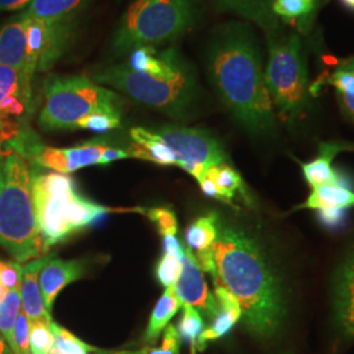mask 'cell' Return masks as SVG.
I'll return each instance as SVG.
<instances>
[{
    "label": "cell",
    "mask_w": 354,
    "mask_h": 354,
    "mask_svg": "<svg viewBox=\"0 0 354 354\" xmlns=\"http://www.w3.org/2000/svg\"><path fill=\"white\" fill-rule=\"evenodd\" d=\"M180 346L181 340L176 327L169 324L165 327L163 342L159 346H146L140 351H104L92 346L91 352L96 354H180Z\"/></svg>",
    "instance_id": "obj_27"
},
{
    "label": "cell",
    "mask_w": 354,
    "mask_h": 354,
    "mask_svg": "<svg viewBox=\"0 0 354 354\" xmlns=\"http://www.w3.org/2000/svg\"><path fill=\"white\" fill-rule=\"evenodd\" d=\"M0 247L19 263L45 254L32 197L30 165L10 152L4 158V184L0 192Z\"/></svg>",
    "instance_id": "obj_5"
},
{
    "label": "cell",
    "mask_w": 354,
    "mask_h": 354,
    "mask_svg": "<svg viewBox=\"0 0 354 354\" xmlns=\"http://www.w3.org/2000/svg\"><path fill=\"white\" fill-rule=\"evenodd\" d=\"M15 127H16V122H6L0 117V153L1 155H4V152H3L4 143L11 137V134H12V131L15 130Z\"/></svg>",
    "instance_id": "obj_39"
},
{
    "label": "cell",
    "mask_w": 354,
    "mask_h": 354,
    "mask_svg": "<svg viewBox=\"0 0 354 354\" xmlns=\"http://www.w3.org/2000/svg\"><path fill=\"white\" fill-rule=\"evenodd\" d=\"M53 344H54V335L51 332L50 323L32 322L30 323V352L32 354H49Z\"/></svg>",
    "instance_id": "obj_31"
},
{
    "label": "cell",
    "mask_w": 354,
    "mask_h": 354,
    "mask_svg": "<svg viewBox=\"0 0 354 354\" xmlns=\"http://www.w3.org/2000/svg\"><path fill=\"white\" fill-rule=\"evenodd\" d=\"M206 68L221 100L250 133L261 136L274 129V106L251 26L239 21L219 26L206 49Z\"/></svg>",
    "instance_id": "obj_1"
},
{
    "label": "cell",
    "mask_w": 354,
    "mask_h": 354,
    "mask_svg": "<svg viewBox=\"0 0 354 354\" xmlns=\"http://www.w3.org/2000/svg\"><path fill=\"white\" fill-rule=\"evenodd\" d=\"M339 99H340L344 111L354 120V96H342V95H339Z\"/></svg>",
    "instance_id": "obj_40"
},
{
    "label": "cell",
    "mask_w": 354,
    "mask_h": 354,
    "mask_svg": "<svg viewBox=\"0 0 354 354\" xmlns=\"http://www.w3.org/2000/svg\"><path fill=\"white\" fill-rule=\"evenodd\" d=\"M333 308L337 327L345 336L354 337V250L335 279Z\"/></svg>",
    "instance_id": "obj_15"
},
{
    "label": "cell",
    "mask_w": 354,
    "mask_h": 354,
    "mask_svg": "<svg viewBox=\"0 0 354 354\" xmlns=\"http://www.w3.org/2000/svg\"><path fill=\"white\" fill-rule=\"evenodd\" d=\"M175 159V165L200 181L212 165L226 162L218 140L201 129L165 125L153 130Z\"/></svg>",
    "instance_id": "obj_11"
},
{
    "label": "cell",
    "mask_w": 354,
    "mask_h": 354,
    "mask_svg": "<svg viewBox=\"0 0 354 354\" xmlns=\"http://www.w3.org/2000/svg\"><path fill=\"white\" fill-rule=\"evenodd\" d=\"M26 58V19L20 13L0 28V64L23 70Z\"/></svg>",
    "instance_id": "obj_18"
},
{
    "label": "cell",
    "mask_w": 354,
    "mask_h": 354,
    "mask_svg": "<svg viewBox=\"0 0 354 354\" xmlns=\"http://www.w3.org/2000/svg\"><path fill=\"white\" fill-rule=\"evenodd\" d=\"M214 286V297L218 308L213 317L210 319V326L203 329V333L196 342L197 351H205L207 342H214L226 336L241 319V306L238 304L236 298L222 285Z\"/></svg>",
    "instance_id": "obj_16"
},
{
    "label": "cell",
    "mask_w": 354,
    "mask_h": 354,
    "mask_svg": "<svg viewBox=\"0 0 354 354\" xmlns=\"http://www.w3.org/2000/svg\"><path fill=\"white\" fill-rule=\"evenodd\" d=\"M268 64L266 84L273 106L279 114L292 121L301 115L307 105L308 82L302 55L301 38L295 33L268 35Z\"/></svg>",
    "instance_id": "obj_8"
},
{
    "label": "cell",
    "mask_w": 354,
    "mask_h": 354,
    "mask_svg": "<svg viewBox=\"0 0 354 354\" xmlns=\"http://www.w3.org/2000/svg\"><path fill=\"white\" fill-rule=\"evenodd\" d=\"M121 115L120 113H96L92 114L83 120L77 129L89 130L93 133H106L121 127Z\"/></svg>",
    "instance_id": "obj_33"
},
{
    "label": "cell",
    "mask_w": 354,
    "mask_h": 354,
    "mask_svg": "<svg viewBox=\"0 0 354 354\" xmlns=\"http://www.w3.org/2000/svg\"><path fill=\"white\" fill-rule=\"evenodd\" d=\"M317 0H274L273 12L288 20L298 19L314 10Z\"/></svg>",
    "instance_id": "obj_32"
},
{
    "label": "cell",
    "mask_w": 354,
    "mask_h": 354,
    "mask_svg": "<svg viewBox=\"0 0 354 354\" xmlns=\"http://www.w3.org/2000/svg\"><path fill=\"white\" fill-rule=\"evenodd\" d=\"M32 108V86L20 70L0 64V117L24 118Z\"/></svg>",
    "instance_id": "obj_14"
},
{
    "label": "cell",
    "mask_w": 354,
    "mask_h": 354,
    "mask_svg": "<svg viewBox=\"0 0 354 354\" xmlns=\"http://www.w3.org/2000/svg\"><path fill=\"white\" fill-rule=\"evenodd\" d=\"M219 231L218 216L214 213L203 215L196 219L185 232L187 247L193 253L210 250Z\"/></svg>",
    "instance_id": "obj_24"
},
{
    "label": "cell",
    "mask_w": 354,
    "mask_h": 354,
    "mask_svg": "<svg viewBox=\"0 0 354 354\" xmlns=\"http://www.w3.org/2000/svg\"><path fill=\"white\" fill-rule=\"evenodd\" d=\"M197 19L196 0H133L115 28L112 48L117 54L160 48L188 33Z\"/></svg>",
    "instance_id": "obj_6"
},
{
    "label": "cell",
    "mask_w": 354,
    "mask_h": 354,
    "mask_svg": "<svg viewBox=\"0 0 354 354\" xmlns=\"http://www.w3.org/2000/svg\"><path fill=\"white\" fill-rule=\"evenodd\" d=\"M0 354H13L10 345L6 342V339L3 337L1 332H0Z\"/></svg>",
    "instance_id": "obj_41"
},
{
    "label": "cell",
    "mask_w": 354,
    "mask_h": 354,
    "mask_svg": "<svg viewBox=\"0 0 354 354\" xmlns=\"http://www.w3.org/2000/svg\"><path fill=\"white\" fill-rule=\"evenodd\" d=\"M33 0H0V12L24 10Z\"/></svg>",
    "instance_id": "obj_38"
},
{
    "label": "cell",
    "mask_w": 354,
    "mask_h": 354,
    "mask_svg": "<svg viewBox=\"0 0 354 354\" xmlns=\"http://www.w3.org/2000/svg\"><path fill=\"white\" fill-rule=\"evenodd\" d=\"M93 80L177 118L189 112L198 96L196 68L175 46L169 62L159 73H140L122 62L95 73Z\"/></svg>",
    "instance_id": "obj_3"
},
{
    "label": "cell",
    "mask_w": 354,
    "mask_h": 354,
    "mask_svg": "<svg viewBox=\"0 0 354 354\" xmlns=\"http://www.w3.org/2000/svg\"><path fill=\"white\" fill-rule=\"evenodd\" d=\"M51 332L54 335V346L61 354H88L91 345L79 340L71 332L61 327L59 324L51 322Z\"/></svg>",
    "instance_id": "obj_29"
},
{
    "label": "cell",
    "mask_w": 354,
    "mask_h": 354,
    "mask_svg": "<svg viewBox=\"0 0 354 354\" xmlns=\"http://www.w3.org/2000/svg\"><path fill=\"white\" fill-rule=\"evenodd\" d=\"M48 256L35 259L26 263L23 266V277H21V308L26 313L29 322H46L51 323L53 319L48 311L44 297L39 288V272L45 266Z\"/></svg>",
    "instance_id": "obj_17"
},
{
    "label": "cell",
    "mask_w": 354,
    "mask_h": 354,
    "mask_svg": "<svg viewBox=\"0 0 354 354\" xmlns=\"http://www.w3.org/2000/svg\"><path fill=\"white\" fill-rule=\"evenodd\" d=\"M21 311V292L17 290H8L4 299L0 304V332L10 345L11 351L15 349V327L19 314Z\"/></svg>",
    "instance_id": "obj_26"
},
{
    "label": "cell",
    "mask_w": 354,
    "mask_h": 354,
    "mask_svg": "<svg viewBox=\"0 0 354 354\" xmlns=\"http://www.w3.org/2000/svg\"><path fill=\"white\" fill-rule=\"evenodd\" d=\"M7 289L0 283V304H1V301L4 299V297H6V294H7Z\"/></svg>",
    "instance_id": "obj_44"
},
{
    "label": "cell",
    "mask_w": 354,
    "mask_h": 354,
    "mask_svg": "<svg viewBox=\"0 0 354 354\" xmlns=\"http://www.w3.org/2000/svg\"><path fill=\"white\" fill-rule=\"evenodd\" d=\"M86 274V264L80 260H64L48 254V260L39 272V288L44 302L50 313L57 295L67 285L82 279Z\"/></svg>",
    "instance_id": "obj_13"
},
{
    "label": "cell",
    "mask_w": 354,
    "mask_h": 354,
    "mask_svg": "<svg viewBox=\"0 0 354 354\" xmlns=\"http://www.w3.org/2000/svg\"><path fill=\"white\" fill-rule=\"evenodd\" d=\"M30 176L35 213L45 253L53 245L88 228L102 215L111 213L109 207L80 194L76 189L75 180L70 175L41 174L33 165L30 167Z\"/></svg>",
    "instance_id": "obj_4"
},
{
    "label": "cell",
    "mask_w": 354,
    "mask_h": 354,
    "mask_svg": "<svg viewBox=\"0 0 354 354\" xmlns=\"http://www.w3.org/2000/svg\"><path fill=\"white\" fill-rule=\"evenodd\" d=\"M344 150L342 145L323 143L320 152L314 160L302 165L304 178L311 188H317L327 184H340L342 180L332 168V160L337 152Z\"/></svg>",
    "instance_id": "obj_21"
},
{
    "label": "cell",
    "mask_w": 354,
    "mask_h": 354,
    "mask_svg": "<svg viewBox=\"0 0 354 354\" xmlns=\"http://www.w3.org/2000/svg\"><path fill=\"white\" fill-rule=\"evenodd\" d=\"M212 251L214 285L236 298L244 327L256 337H273L286 310L279 282L257 243L239 228L219 226Z\"/></svg>",
    "instance_id": "obj_2"
},
{
    "label": "cell",
    "mask_w": 354,
    "mask_h": 354,
    "mask_svg": "<svg viewBox=\"0 0 354 354\" xmlns=\"http://www.w3.org/2000/svg\"><path fill=\"white\" fill-rule=\"evenodd\" d=\"M274 0H214L222 10L261 26L266 33L279 32V17L273 12Z\"/></svg>",
    "instance_id": "obj_19"
},
{
    "label": "cell",
    "mask_w": 354,
    "mask_h": 354,
    "mask_svg": "<svg viewBox=\"0 0 354 354\" xmlns=\"http://www.w3.org/2000/svg\"><path fill=\"white\" fill-rule=\"evenodd\" d=\"M181 270H183V261L172 254L165 253L156 266L155 276L160 285H163L165 288H172L176 285L177 281L180 279Z\"/></svg>",
    "instance_id": "obj_30"
},
{
    "label": "cell",
    "mask_w": 354,
    "mask_h": 354,
    "mask_svg": "<svg viewBox=\"0 0 354 354\" xmlns=\"http://www.w3.org/2000/svg\"><path fill=\"white\" fill-rule=\"evenodd\" d=\"M23 266L17 261H0V283L7 290L21 291V276Z\"/></svg>",
    "instance_id": "obj_36"
},
{
    "label": "cell",
    "mask_w": 354,
    "mask_h": 354,
    "mask_svg": "<svg viewBox=\"0 0 354 354\" xmlns=\"http://www.w3.org/2000/svg\"><path fill=\"white\" fill-rule=\"evenodd\" d=\"M96 113H120L118 95L83 75H50L44 83L38 125L48 131L76 130Z\"/></svg>",
    "instance_id": "obj_7"
},
{
    "label": "cell",
    "mask_w": 354,
    "mask_h": 354,
    "mask_svg": "<svg viewBox=\"0 0 354 354\" xmlns=\"http://www.w3.org/2000/svg\"><path fill=\"white\" fill-rule=\"evenodd\" d=\"M190 354H197V348H196L194 344L190 345Z\"/></svg>",
    "instance_id": "obj_45"
},
{
    "label": "cell",
    "mask_w": 354,
    "mask_h": 354,
    "mask_svg": "<svg viewBox=\"0 0 354 354\" xmlns=\"http://www.w3.org/2000/svg\"><path fill=\"white\" fill-rule=\"evenodd\" d=\"M4 155L0 153V192L3 188V184H4Z\"/></svg>",
    "instance_id": "obj_42"
},
{
    "label": "cell",
    "mask_w": 354,
    "mask_h": 354,
    "mask_svg": "<svg viewBox=\"0 0 354 354\" xmlns=\"http://www.w3.org/2000/svg\"><path fill=\"white\" fill-rule=\"evenodd\" d=\"M181 261L183 270L175 285V290L181 306H192L205 313L209 319H212L216 313L218 304L215 301L214 295L207 288L201 268L198 266L194 254L188 247H185V256Z\"/></svg>",
    "instance_id": "obj_12"
},
{
    "label": "cell",
    "mask_w": 354,
    "mask_h": 354,
    "mask_svg": "<svg viewBox=\"0 0 354 354\" xmlns=\"http://www.w3.org/2000/svg\"><path fill=\"white\" fill-rule=\"evenodd\" d=\"M183 308H184V311H183V315H181L176 328L180 340L188 342L190 345L192 344L196 345L200 335L205 329L203 317H201L200 311L192 306L183 304Z\"/></svg>",
    "instance_id": "obj_28"
},
{
    "label": "cell",
    "mask_w": 354,
    "mask_h": 354,
    "mask_svg": "<svg viewBox=\"0 0 354 354\" xmlns=\"http://www.w3.org/2000/svg\"><path fill=\"white\" fill-rule=\"evenodd\" d=\"M4 147L8 149L7 155L16 152L35 167L70 175L89 165H105L104 156L111 146L102 140H91L74 147H51L42 145L29 129H20Z\"/></svg>",
    "instance_id": "obj_10"
},
{
    "label": "cell",
    "mask_w": 354,
    "mask_h": 354,
    "mask_svg": "<svg viewBox=\"0 0 354 354\" xmlns=\"http://www.w3.org/2000/svg\"><path fill=\"white\" fill-rule=\"evenodd\" d=\"M180 307H181V302L177 297L175 286L167 288L152 310L151 317L143 336L145 342L153 345L158 342L160 333L168 326L169 320L176 315Z\"/></svg>",
    "instance_id": "obj_22"
},
{
    "label": "cell",
    "mask_w": 354,
    "mask_h": 354,
    "mask_svg": "<svg viewBox=\"0 0 354 354\" xmlns=\"http://www.w3.org/2000/svg\"><path fill=\"white\" fill-rule=\"evenodd\" d=\"M93 0H33L23 15L37 19H59L77 15Z\"/></svg>",
    "instance_id": "obj_25"
},
{
    "label": "cell",
    "mask_w": 354,
    "mask_h": 354,
    "mask_svg": "<svg viewBox=\"0 0 354 354\" xmlns=\"http://www.w3.org/2000/svg\"><path fill=\"white\" fill-rule=\"evenodd\" d=\"M203 177L212 181L215 188V198L219 201L231 203L238 192H244L241 175L226 163L209 167Z\"/></svg>",
    "instance_id": "obj_23"
},
{
    "label": "cell",
    "mask_w": 354,
    "mask_h": 354,
    "mask_svg": "<svg viewBox=\"0 0 354 354\" xmlns=\"http://www.w3.org/2000/svg\"><path fill=\"white\" fill-rule=\"evenodd\" d=\"M342 4L349 8V10H354V0H340Z\"/></svg>",
    "instance_id": "obj_43"
},
{
    "label": "cell",
    "mask_w": 354,
    "mask_h": 354,
    "mask_svg": "<svg viewBox=\"0 0 354 354\" xmlns=\"http://www.w3.org/2000/svg\"><path fill=\"white\" fill-rule=\"evenodd\" d=\"M147 216L155 223L162 238L167 235H176L178 230L176 214L171 209L153 207L147 212Z\"/></svg>",
    "instance_id": "obj_34"
},
{
    "label": "cell",
    "mask_w": 354,
    "mask_h": 354,
    "mask_svg": "<svg viewBox=\"0 0 354 354\" xmlns=\"http://www.w3.org/2000/svg\"><path fill=\"white\" fill-rule=\"evenodd\" d=\"M163 250L167 254H172L178 260H183L185 256V247L177 239L176 235L163 236Z\"/></svg>",
    "instance_id": "obj_37"
},
{
    "label": "cell",
    "mask_w": 354,
    "mask_h": 354,
    "mask_svg": "<svg viewBox=\"0 0 354 354\" xmlns=\"http://www.w3.org/2000/svg\"><path fill=\"white\" fill-rule=\"evenodd\" d=\"M23 16L26 19V58L21 74L32 86L36 73L49 71L71 48L79 17L77 15L59 19Z\"/></svg>",
    "instance_id": "obj_9"
},
{
    "label": "cell",
    "mask_w": 354,
    "mask_h": 354,
    "mask_svg": "<svg viewBox=\"0 0 354 354\" xmlns=\"http://www.w3.org/2000/svg\"><path fill=\"white\" fill-rule=\"evenodd\" d=\"M15 349L13 354H32L30 352V323L26 315V313L20 311L16 327H15Z\"/></svg>",
    "instance_id": "obj_35"
},
{
    "label": "cell",
    "mask_w": 354,
    "mask_h": 354,
    "mask_svg": "<svg viewBox=\"0 0 354 354\" xmlns=\"http://www.w3.org/2000/svg\"><path fill=\"white\" fill-rule=\"evenodd\" d=\"M354 192L340 184H327L313 188L311 194L306 203L297 209H310L323 213H342L344 210L353 207Z\"/></svg>",
    "instance_id": "obj_20"
}]
</instances>
